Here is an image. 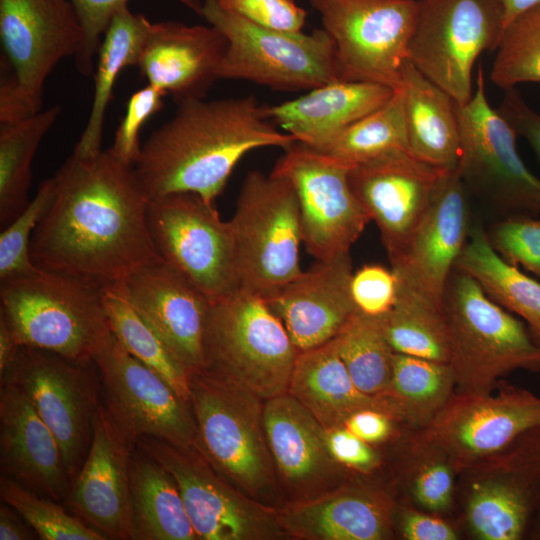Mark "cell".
Segmentation results:
<instances>
[{
	"instance_id": "1",
	"label": "cell",
	"mask_w": 540,
	"mask_h": 540,
	"mask_svg": "<svg viewBox=\"0 0 540 540\" xmlns=\"http://www.w3.org/2000/svg\"><path fill=\"white\" fill-rule=\"evenodd\" d=\"M53 178L54 197L30 243L38 268L101 290L160 258L148 228L149 198L133 166L110 149L73 153Z\"/></svg>"
},
{
	"instance_id": "2",
	"label": "cell",
	"mask_w": 540,
	"mask_h": 540,
	"mask_svg": "<svg viewBox=\"0 0 540 540\" xmlns=\"http://www.w3.org/2000/svg\"><path fill=\"white\" fill-rule=\"evenodd\" d=\"M152 132L133 168L148 198L191 193L214 204L238 162L264 147L297 142L265 116L254 95L177 104Z\"/></svg>"
},
{
	"instance_id": "3",
	"label": "cell",
	"mask_w": 540,
	"mask_h": 540,
	"mask_svg": "<svg viewBox=\"0 0 540 540\" xmlns=\"http://www.w3.org/2000/svg\"><path fill=\"white\" fill-rule=\"evenodd\" d=\"M443 309L456 393L489 394L515 370L540 371V344L471 276L453 271Z\"/></svg>"
},
{
	"instance_id": "4",
	"label": "cell",
	"mask_w": 540,
	"mask_h": 540,
	"mask_svg": "<svg viewBox=\"0 0 540 540\" xmlns=\"http://www.w3.org/2000/svg\"><path fill=\"white\" fill-rule=\"evenodd\" d=\"M189 388L199 451L237 490L268 502L276 476L264 430V400L206 369L189 373Z\"/></svg>"
},
{
	"instance_id": "5",
	"label": "cell",
	"mask_w": 540,
	"mask_h": 540,
	"mask_svg": "<svg viewBox=\"0 0 540 540\" xmlns=\"http://www.w3.org/2000/svg\"><path fill=\"white\" fill-rule=\"evenodd\" d=\"M0 316L20 346L93 361L111 334L101 290L42 270L0 281Z\"/></svg>"
},
{
	"instance_id": "6",
	"label": "cell",
	"mask_w": 540,
	"mask_h": 540,
	"mask_svg": "<svg viewBox=\"0 0 540 540\" xmlns=\"http://www.w3.org/2000/svg\"><path fill=\"white\" fill-rule=\"evenodd\" d=\"M205 368L264 401L288 392L299 350L267 302L242 289L211 302Z\"/></svg>"
},
{
	"instance_id": "7",
	"label": "cell",
	"mask_w": 540,
	"mask_h": 540,
	"mask_svg": "<svg viewBox=\"0 0 540 540\" xmlns=\"http://www.w3.org/2000/svg\"><path fill=\"white\" fill-rule=\"evenodd\" d=\"M229 223L240 289L267 300L303 272L299 205L286 178L249 172Z\"/></svg>"
},
{
	"instance_id": "8",
	"label": "cell",
	"mask_w": 540,
	"mask_h": 540,
	"mask_svg": "<svg viewBox=\"0 0 540 540\" xmlns=\"http://www.w3.org/2000/svg\"><path fill=\"white\" fill-rule=\"evenodd\" d=\"M201 16L227 39L219 79H242L278 91L311 90L340 80L336 50L324 29L310 34L262 27L204 0Z\"/></svg>"
},
{
	"instance_id": "9",
	"label": "cell",
	"mask_w": 540,
	"mask_h": 540,
	"mask_svg": "<svg viewBox=\"0 0 540 540\" xmlns=\"http://www.w3.org/2000/svg\"><path fill=\"white\" fill-rule=\"evenodd\" d=\"M457 523L477 540H520L540 509V428L458 475Z\"/></svg>"
},
{
	"instance_id": "10",
	"label": "cell",
	"mask_w": 540,
	"mask_h": 540,
	"mask_svg": "<svg viewBox=\"0 0 540 540\" xmlns=\"http://www.w3.org/2000/svg\"><path fill=\"white\" fill-rule=\"evenodd\" d=\"M504 31L500 0H418L408 59L458 105L473 95V68Z\"/></svg>"
},
{
	"instance_id": "11",
	"label": "cell",
	"mask_w": 540,
	"mask_h": 540,
	"mask_svg": "<svg viewBox=\"0 0 540 540\" xmlns=\"http://www.w3.org/2000/svg\"><path fill=\"white\" fill-rule=\"evenodd\" d=\"M149 232L158 256L211 302L240 289L229 221L191 193L149 199Z\"/></svg>"
},
{
	"instance_id": "12",
	"label": "cell",
	"mask_w": 540,
	"mask_h": 540,
	"mask_svg": "<svg viewBox=\"0 0 540 540\" xmlns=\"http://www.w3.org/2000/svg\"><path fill=\"white\" fill-rule=\"evenodd\" d=\"M332 38L340 80L398 90L418 0H309Z\"/></svg>"
},
{
	"instance_id": "13",
	"label": "cell",
	"mask_w": 540,
	"mask_h": 540,
	"mask_svg": "<svg viewBox=\"0 0 540 540\" xmlns=\"http://www.w3.org/2000/svg\"><path fill=\"white\" fill-rule=\"evenodd\" d=\"M461 147L457 171L468 190L513 215L540 214V178L522 161L516 132L486 96L479 65L470 100L456 104Z\"/></svg>"
},
{
	"instance_id": "14",
	"label": "cell",
	"mask_w": 540,
	"mask_h": 540,
	"mask_svg": "<svg viewBox=\"0 0 540 540\" xmlns=\"http://www.w3.org/2000/svg\"><path fill=\"white\" fill-rule=\"evenodd\" d=\"M97 372L94 361L21 346L15 362L0 376L1 383H11L24 393L50 428L72 480L89 449L92 420L101 400Z\"/></svg>"
},
{
	"instance_id": "15",
	"label": "cell",
	"mask_w": 540,
	"mask_h": 540,
	"mask_svg": "<svg viewBox=\"0 0 540 540\" xmlns=\"http://www.w3.org/2000/svg\"><path fill=\"white\" fill-rule=\"evenodd\" d=\"M136 446L174 478L197 534L203 540H256L281 534L278 516L226 481L197 447L142 437Z\"/></svg>"
},
{
	"instance_id": "16",
	"label": "cell",
	"mask_w": 540,
	"mask_h": 540,
	"mask_svg": "<svg viewBox=\"0 0 540 540\" xmlns=\"http://www.w3.org/2000/svg\"><path fill=\"white\" fill-rule=\"evenodd\" d=\"M351 166L296 142L272 173L293 186L299 205L302 242L316 261L350 253L371 221L349 184Z\"/></svg>"
},
{
	"instance_id": "17",
	"label": "cell",
	"mask_w": 540,
	"mask_h": 540,
	"mask_svg": "<svg viewBox=\"0 0 540 540\" xmlns=\"http://www.w3.org/2000/svg\"><path fill=\"white\" fill-rule=\"evenodd\" d=\"M93 361L102 383L103 402L132 443L153 437L197 447L191 405L164 378L133 357L112 332Z\"/></svg>"
},
{
	"instance_id": "18",
	"label": "cell",
	"mask_w": 540,
	"mask_h": 540,
	"mask_svg": "<svg viewBox=\"0 0 540 540\" xmlns=\"http://www.w3.org/2000/svg\"><path fill=\"white\" fill-rule=\"evenodd\" d=\"M496 394L454 393L422 430L451 457L458 474L540 428V397L503 384Z\"/></svg>"
},
{
	"instance_id": "19",
	"label": "cell",
	"mask_w": 540,
	"mask_h": 540,
	"mask_svg": "<svg viewBox=\"0 0 540 540\" xmlns=\"http://www.w3.org/2000/svg\"><path fill=\"white\" fill-rule=\"evenodd\" d=\"M449 170L397 150L351 167L349 184L380 232L391 265L405 253Z\"/></svg>"
},
{
	"instance_id": "20",
	"label": "cell",
	"mask_w": 540,
	"mask_h": 540,
	"mask_svg": "<svg viewBox=\"0 0 540 540\" xmlns=\"http://www.w3.org/2000/svg\"><path fill=\"white\" fill-rule=\"evenodd\" d=\"M0 39L5 62L39 112L47 78L61 60L80 52L84 31L70 0H0Z\"/></svg>"
},
{
	"instance_id": "21",
	"label": "cell",
	"mask_w": 540,
	"mask_h": 540,
	"mask_svg": "<svg viewBox=\"0 0 540 540\" xmlns=\"http://www.w3.org/2000/svg\"><path fill=\"white\" fill-rule=\"evenodd\" d=\"M135 448L100 400L89 449L65 501L107 539H133L130 465Z\"/></svg>"
},
{
	"instance_id": "22",
	"label": "cell",
	"mask_w": 540,
	"mask_h": 540,
	"mask_svg": "<svg viewBox=\"0 0 540 540\" xmlns=\"http://www.w3.org/2000/svg\"><path fill=\"white\" fill-rule=\"evenodd\" d=\"M467 190L456 168L442 176L405 253L392 266L398 288L443 307L448 281L471 229Z\"/></svg>"
},
{
	"instance_id": "23",
	"label": "cell",
	"mask_w": 540,
	"mask_h": 540,
	"mask_svg": "<svg viewBox=\"0 0 540 540\" xmlns=\"http://www.w3.org/2000/svg\"><path fill=\"white\" fill-rule=\"evenodd\" d=\"M122 284L135 309L189 373L204 369L211 301L161 258L139 267Z\"/></svg>"
},
{
	"instance_id": "24",
	"label": "cell",
	"mask_w": 540,
	"mask_h": 540,
	"mask_svg": "<svg viewBox=\"0 0 540 540\" xmlns=\"http://www.w3.org/2000/svg\"><path fill=\"white\" fill-rule=\"evenodd\" d=\"M350 253L316 263L265 300L299 351L338 336L359 312L351 294Z\"/></svg>"
},
{
	"instance_id": "25",
	"label": "cell",
	"mask_w": 540,
	"mask_h": 540,
	"mask_svg": "<svg viewBox=\"0 0 540 540\" xmlns=\"http://www.w3.org/2000/svg\"><path fill=\"white\" fill-rule=\"evenodd\" d=\"M227 46L225 36L211 25L152 23L137 67L148 84L170 94L177 104L203 99L219 79Z\"/></svg>"
},
{
	"instance_id": "26",
	"label": "cell",
	"mask_w": 540,
	"mask_h": 540,
	"mask_svg": "<svg viewBox=\"0 0 540 540\" xmlns=\"http://www.w3.org/2000/svg\"><path fill=\"white\" fill-rule=\"evenodd\" d=\"M1 474L57 502L66 500L71 477L60 445L24 393L0 385Z\"/></svg>"
},
{
	"instance_id": "27",
	"label": "cell",
	"mask_w": 540,
	"mask_h": 540,
	"mask_svg": "<svg viewBox=\"0 0 540 540\" xmlns=\"http://www.w3.org/2000/svg\"><path fill=\"white\" fill-rule=\"evenodd\" d=\"M397 506L390 491L355 484L302 501L278 517L299 538L384 540L394 535Z\"/></svg>"
},
{
	"instance_id": "28",
	"label": "cell",
	"mask_w": 540,
	"mask_h": 540,
	"mask_svg": "<svg viewBox=\"0 0 540 540\" xmlns=\"http://www.w3.org/2000/svg\"><path fill=\"white\" fill-rule=\"evenodd\" d=\"M264 430L275 471L294 492L304 495L333 483L338 464L326 444V430L291 394L264 401Z\"/></svg>"
},
{
	"instance_id": "29",
	"label": "cell",
	"mask_w": 540,
	"mask_h": 540,
	"mask_svg": "<svg viewBox=\"0 0 540 540\" xmlns=\"http://www.w3.org/2000/svg\"><path fill=\"white\" fill-rule=\"evenodd\" d=\"M394 91L377 83L338 80L291 101L264 105V113L297 142L317 149L383 106Z\"/></svg>"
},
{
	"instance_id": "30",
	"label": "cell",
	"mask_w": 540,
	"mask_h": 540,
	"mask_svg": "<svg viewBox=\"0 0 540 540\" xmlns=\"http://www.w3.org/2000/svg\"><path fill=\"white\" fill-rule=\"evenodd\" d=\"M288 393L326 430L343 426L350 415L367 408L383 410L400 421L387 398L369 396L357 388L338 353L335 338L299 351Z\"/></svg>"
},
{
	"instance_id": "31",
	"label": "cell",
	"mask_w": 540,
	"mask_h": 540,
	"mask_svg": "<svg viewBox=\"0 0 540 540\" xmlns=\"http://www.w3.org/2000/svg\"><path fill=\"white\" fill-rule=\"evenodd\" d=\"M399 89L404 99L409 152L431 165L455 169L461 137L454 99L409 59L401 68Z\"/></svg>"
},
{
	"instance_id": "32",
	"label": "cell",
	"mask_w": 540,
	"mask_h": 540,
	"mask_svg": "<svg viewBox=\"0 0 540 540\" xmlns=\"http://www.w3.org/2000/svg\"><path fill=\"white\" fill-rule=\"evenodd\" d=\"M151 22L128 5L112 17L98 48L93 73L94 93L88 120L74 152L92 156L102 151L104 119L113 95V87L123 69L137 66Z\"/></svg>"
},
{
	"instance_id": "33",
	"label": "cell",
	"mask_w": 540,
	"mask_h": 540,
	"mask_svg": "<svg viewBox=\"0 0 540 540\" xmlns=\"http://www.w3.org/2000/svg\"><path fill=\"white\" fill-rule=\"evenodd\" d=\"M133 540H195L172 475L137 446L130 465Z\"/></svg>"
},
{
	"instance_id": "34",
	"label": "cell",
	"mask_w": 540,
	"mask_h": 540,
	"mask_svg": "<svg viewBox=\"0 0 540 540\" xmlns=\"http://www.w3.org/2000/svg\"><path fill=\"white\" fill-rule=\"evenodd\" d=\"M455 269L471 276L489 298L522 318L540 344V281L504 260L481 224L470 229Z\"/></svg>"
},
{
	"instance_id": "35",
	"label": "cell",
	"mask_w": 540,
	"mask_h": 540,
	"mask_svg": "<svg viewBox=\"0 0 540 540\" xmlns=\"http://www.w3.org/2000/svg\"><path fill=\"white\" fill-rule=\"evenodd\" d=\"M401 448L398 481L403 501L450 517L455 510L459 475L450 455L422 429L408 430Z\"/></svg>"
},
{
	"instance_id": "36",
	"label": "cell",
	"mask_w": 540,
	"mask_h": 540,
	"mask_svg": "<svg viewBox=\"0 0 540 540\" xmlns=\"http://www.w3.org/2000/svg\"><path fill=\"white\" fill-rule=\"evenodd\" d=\"M455 391L449 363L394 353L391 379L384 397L407 428H425Z\"/></svg>"
},
{
	"instance_id": "37",
	"label": "cell",
	"mask_w": 540,
	"mask_h": 540,
	"mask_svg": "<svg viewBox=\"0 0 540 540\" xmlns=\"http://www.w3.org/2000/svg\"><path fill=\"white\" fill-rule=\"evenodd\" d=\"M101 297L110 330L121 345L190 404L189 371L135 309L123 284L101 289Z\"/></svg>"
},
{
	"instance_id": "38",
	"label": "cell",
	"mask_w": 540,
	"mask_h": 540,
	"mask_svg": "<svg viewBox=\"0 0 540 540\" xmlns=\"http://www.w3.org/2000/svg\"><path fill=\"white\" fill-rule=\"evenodd\" d=\"M59 105L0 124V223L8 225L29 203L34 155L61 114Z\"/></svg>"
},
{
	"instance_id": "39",
	"label": "cell",
	"mask_w": 540,
	"mask_h": 540,
	"mask_svg": "<svg viewBox=\"0 0 540 540\" xmlns=\"http://www.w3.org/2000/svg\"><path fill=\"white\" fill-rule=\"evenodd\" d=\"M384 327L394 352L449 363L450 340L443 307L397 287L395 305L384 315Z\"/></svg>"
},
{
	"instance_id": "40",
	"label": "cell",
	"mask_w": 540,
	"mask_h": 540,
	"mask_svg": "<svg viewBox=\"0 0 540 540\" xmlns=\"http://www.w3.org/2000/svg\"><path fill=\"white\" fill-rule=\"evenodd\" d=\"M315 150L351 167L393 151L408 150L401 89L395 90L383 106Z\"/></svg>"
},
{
	"instance_id": "41",
	"label": "cell",
	"mask_w": 540,
	"mask_h": 540,
	"mask_svg": "<svg viewBox=\"0 0 540 540\" xmlns=\"http://www.w3.org/2000/svg\"><path fill=\"white\" fill-rule=\"evenodd\" d=\"M338 353L357 388L384 397L390 383L394 351L384 327V316L358 312L335 338Z\"/></svg>"
},
{
	"instance_id": "42",
	"label": "cell",
	"mask_w": 540,
	"mask_h": 540,
	"mask_svg": "<svg viewBox=\"0 0 540 540\" xmlns=\"http://www.w3.org/2000/svg\"><path fill=\"white\" fill-rule=\"evenodd\" d=\"M495 52L490 79L496 86L540 83V4L505 27Z\"/></svg>"
},
{
	"instance_id": "43",
	"label": "cell",
	"mask_w": 540,
	"mask_h": 540,
	"mask_svg": "<svg viewBox=\"0 0 540 540\" xmlns=\"http://www.w3.org/2000/svg\"><path fill=\"white\" fill-rule=\"evenodd\" d=\"M0 496L14 508L42 540H106L101 532L78 516L69 514L59 502L41 496L16 480L1 474Z\"/></svg>"
},
{
	"instance_id": "44",
	"label": "cell",
	"mask_w": 540,
	"mask_h": 540,
	"mask_svg": "<svg viewBox=\"0 0 540 540\" xmlns=\"http://www.w3.org/2000/svg\"><path fill=\"white\" fill-rule=\"evenodd\" d=\"M55 193L54 178L41 183L35 197L4 227L0 234V281L36 272L30 243L39 221Z\"/></svg>"
},
{
	"instance_id": "45",
	"label": "cell",
	"mask_w": 540,
	"mask_h": 540,
	"mask_svg": "<svg viewBox=\"0 0 540 540\" xmlns=\"http://www.w3.org/2000/svg\"><path fill=\"white\" fill-rule=\"evenodd\" d=\"M493 249L510 264L540 279V219L513 215L486 230Z\"/></svg>"
},
{
	"instance_id": "46",
	"label": "cell",
	"mask_w": 540,
	"mask_h": 540,
	"mask_svg": "<svg viewBox=\"0 0 540 540\" xmlns=\"http://www.w3.org/2000/svg\"><path fill=\"white\" fill-rule=\"evenodd\" d=\"M84 31V42L74 57L77 71L84 77L93 76L98 48L113 15L130 0H70ZM201 16L202 0H174Z\"/></svg>"
},
{
	"instance_id": "47",
	"label": "cell",
	"mask_w": 540,
	"mask_h": 540,
	"mask_svg": "<svg viewBox=\"0 0 540 540\" xmlns=\"http://www.w3.org/2000/svg\"><path fill=\"white\" fill-rule=\"evenodd\" d=\"M166 95L162 89L147 84L130 96L113 145L109 148L121 162L134 166L141 152L140 131L145 122L162 109Z\"/></svg>"
},
{
	"instance_id": "48",
	"label": "cell",
	"mask_w": 540,
	"mask_h": 540,
	"mask_svg": "<svg viewBox=\"0 0 540 540\" xmlns=\"http://www.w3.org/2000/svg\"><path fill=\"white\" fill-rule=\"evenodd\" d=\"M351 294L357 310L368 316H384L395 305L397 278L379 264H366L353 272Z\"/></svg>"
},
{
	"instance_id": "49",
	"label": "cell",
	"mask_w": 540,
	"mask_h": 540,
	"mask_svg": "<svg viewBox=\"0 0 540 540\" xmlns=\"http://www.w3.org/2000/svg\"><path fill=\"white\" fill-rule=\"evenodd\" d=\"M226 8L265 28L301 31L306 20V10L295 0H219Z\"/></svg>"
},
{
	"instance_id": "50",
	"label": "cell",
	"mask_w": 540,
	"mask_h": 540,
	"mask_svg": "<svg viewBox=\"0 0 540 540\" xmlns=\"http://www.w3.org/2000/svg\"><path fill=\"white\" fill-rule=\"evenodd\" d=\"M395 530L405 540H458L461 529L450 517L398 502Z\"/></svg>"
},
{
	"instance_id": "51",
	"label": "cell",
	"mask_w": 540,
	"mask_h": 540,
	"mask_svg": "<svg viewBox=\"0 0 540 540\" xmlns=\"http://www.w3.org/2000/svg\"><path fill=\"white\" fill-rule=\"evenodd\" d=\"M326 444L338 465L356 473L370 474L382 463L381 454L374 445L363 441L344 426L327 429Z\"/></svg>"
},
{
	"instance_id": "52",
	"label": "cell",
	"mask_w": 540,
	"mask_h": 540,
	"mask_svg": "<svg viewBox=\"0 0 540 540\" xmlns=\"http://www.w3.org/2000/svg\"><path fill=\"white\" fill-rule=\"evenodd\" d=\"M363 441L377 446L394 438H402L410 430L389 413L367 408L350 415L343 424Z\"/></svg>"
},
{
	"instance_id": "53",
	"label": "cell",
	"mask_w": 540,
	"mask_h": 540,
	"mask_svg": "<svg viewBox=\"0 0 540 540\" xmlns=\"http://www.w3.org/2000/svg\"><path fill=\"white\" fill-rule=\"evenodd\" d=\"M497 110L514 128L516 134L529 142L540 162V114L527 105L514 87L505 89Z\"/></svg>"
},
{
	"instance_id": "54",
	"label": "cell",
	"mask_w": 540,
	"mask_h": 540,
	"mask_svg": "<svg viewBox=\"0 0 540 540\" xmlns=\"http://www.w3.org/2000/svg\"><path fill=\"white\" fill-rule=\"evenodd\" d=\"M35 112L20 90L16 78L1 59L0 76V124H10L24 120Z\"/></svg>"
},
{
	"instance_id": "55",
	"label": "cell",
	"mask_w": 540,
	"mask_h": 540,
	"mask_svg": "<svg viewBox=\"0 0 540 540\" xmlns=\"http://www.w3.org/2000/svg\"><path fill=\"white\" fill-rule=\"evenodd\" d=\"M38 538L33 528L11 506L0 505V540H32Z\"/></svg>"
},
{
	"instance_id": "56",
	"label": "cell",
	"mask_w": 540,
	"mask_h": 540,
	"mask_svg": "<svg viewBox=\"0 0 540 540\" xmlns=\"http://www.w3.org/2000/svg\"><path fill=\"white\" fill-rule=\"evenodd\" d=\"M20 348L10 327L0 316V376L4 375L15 362Z\"/></svg>"
},
{
	"instance_id": "57",
	"label": "cell",
	"mask_w": 540,
	"mask_h": 540,
	"mask_svg": "<svg viewBox=\"0 0 540 540\" xmlns=\"http://www.w3.org/2000/svg\"><path fill=\"white\" fill-rule=\"evenodd\" d=\"M504 29L517 16L540 4V0H500Z\"/></svg>"
},
{
	"instance_id": "58",
	"label": "cell",
	"mask_w": 540,
	"mask_h": 540,
	"mask_svg": "<svg viewBox=\"0 0 540 540\" xmlns=\"http://www.w3.org/2000/svg\"><path fill=\"white\" fill-rule=\"evenodd\" d=\"M529 536H532L534 539H540V509L535 517Z\"/></svg>"
}]
</instances>
